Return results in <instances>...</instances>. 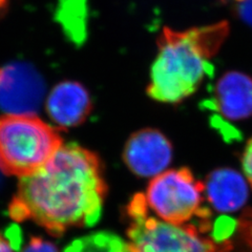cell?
Here are the masks:
<instances>
[{
  "mask_svg": "<svg viewBox=\"0 0 252 252\" xmlns=\"http://www.w3.org/2000/svg\"><path fill=\"white\" fill-rule=\"evenodd\" d=\"M106 192L99 157L76 143L62 144L40 168L20 178L10 216L61 235L69 228L97 224Z\"/></svg>",
  "mask_w": 252,
  "mask_h": 252,
  "instance_id": "obj_1",
  "label": "cell"
},
{
  "mask_svg": "<svg viewBox=\"0 0 252 252\" xmlns=\"http://www.w3.org/2000/svg\"><path fill=\"white\" fill-rule=\"evenodd\" d=\"M227 21L173 31L164 28L158 39L147 94L163 103H179L214 74L210 59L229 35Z\"/></svg>",
  "mask_w": 252,
  "mask_h": 252,
  "instance_id": "obj_2",
  "label": "cell"
},
{
  "mask_svg": "<svg viewBox=\"0 0 252 252\" xmlns=\"http://www.w3.org/2000/svg\"><path fill=\"white\" fill-rule=\"evenodd\" d=\"M143 193L126 206L129 252H231L232 243L208 239L193 227L178 226L149 215Z\"/></svg>",
  "mask_w": 252,
  "mask_h": 252,
  "instance_id": "obj_3",
  "label": "cell"
},
{
  "mask_svg": "<svg viewBox=\"0 0 252 252\" xmlns=\"http://www.w3.org/2000/svg\"><path fill=\"white\" fill-rule=\"evenodd\" d=\"M149 210L165 222L210 231L211 210L205 204V187L188 168L171 169L155 177L144 194Z\"/></svg>",
  "mask_w": 252,
  "mask_h": 252,
  "instance_id": "obj_4",
  "label": "cell"
},
{
  "mask_svg": "<svg viewBox=\"0 0 252 252\" xmlns=\"http://www.w3.org/2000/svg\"><path fill=\"white\" fill-rule=\"evenodd\" d=\"M62 145L58 131L35 116L0 118V168L26 177L49 161Z\"/></svg>",
  "mask_w": 252,
  "mask_h": 252,
  "instance_id": "obj_5",
  "label": "cell"
},
{
  "mask_svg": "<svg viewBox=\"0 0 252 252\" xmlns=\"http://www.w3.org/2000/svg\"><path fill=\"white\" fill-rule=\"evenodd\" d=\"M202 106L212 113L211 125L226 140L236 139L241 135L233 124L252 117V78L236 70L225 73Z\"/></svg>",
  "mask_w": 252,
  "mask_h": 252,
  "instance_id": "obj_6",
  "label": "cell"
},
{
  "mask_svg": "<svg viewBox=\"0 0 252 252\" xmlns=\"http://www.w3.org/2000/svg\"><path fill=\"white\" fill-rule=\"evenodd\" d=\"M45 96L43 77L29 62L0 65V118L35 116Z\"/></svg>",
  "mask_w": 252,
  "mask_h": 252,
  "instance_id": "obj_7",
  "label": "cell"
},
{
  "mask_svg": "<svg viewBox=\"0 0 252 252\" xmlns=\"http://www.w3.org/2000/svg\"><path fill=\"white\" fill-rule=\"evenodd\" d=\"M172 152L170 141L164 133L155 128H143L126 141L123 160L133 175L155 178L169 166Z\"/></svg>",
  "mask_w": 252,
  "mask_h": 252,
  "instance_id": "obj_8",
  "label": "cell"
},
{
  "mask_svg": "<svg viewBox=\"0 0 252 252\" xmlns=\"http://www.w3.org/2000/svg\"><path fill=\"white\" fill-rule=\"evenodd\" d=\"M51 119L59 127L68 128L83 123L92 112L89 91L76 81H63L54 86L45 100Z\"/></svg>",
  "mask_w": 252,
  "mask_h": 252,
  "instance_id": "obj_9",
  "label": "cell"
},
{
  "mask_svg": "<svg viewBox=\"0 0 252 252\" xmlns=\"http://www.w3.org/2000/svg\"><path fill=\"white\" fill-rule=\"evenodd\" d=\"M205 196L212 208L220 212L238 211L248 200V185L241 173L231 168L211 171L204 184Z\"/></svg>",
  "mask_w": 252,
  "mask_h": 252,
  "instance_id": "obj_10",
  "label": "cell"
},
{
  "mask_svg": "<svg viewBox=\"0 0 252 252\" xmlns=\"http://www.w3.org/2000/svg\"><path fill=\"white\" fill-rule=\"evenodd\" d=\"M63 252H129V248L119 235L98 231L73 241Z\"/></svg>",
  "mask_w": 252,
  "mask_h": 252,
  "instance_id": "obj_11",
  "label": "cell"
},
{
  "mask_svg": "<svg viewBox=\"0 0 252 252\" xmlns=\"http://www.w3.org/2000/svg\"><path fill=\"white\" fill-rule=\"evenodd\" d=\"M244 252H252V210H247L236 223Z\"/></svg>",
  "mask_w": 252,
  "mask_h": 252,
  "instance_id": "obj_12",
  "label": "cell"
},
{
  "mask_svg": "<svg viewBox=\"0 0 252 252\" xmlns=\"http://www.w3.org/2000/svg\"><path fill=\"white\" fill-rule=\"evenodd\" d=\"M235 14L252 28V0H229Z\"/></svg>",
  "mask_w": 252,
  "mask_h": 252,
  "instance_id": "obj_13",
  "label": "cell"
},
{
  "mask_svg": "<svg viewBox=\"0 0 252 252\" xmlns=\"http://www.w3.org/2000/svg\"><path fill=\"white\" fill-rule=\"evenodd\" d=\"M21 252H59L53 243L41 238H32Z\"/></svg>",
  "mask_w": 252,
  "mask_h": 252,
  "instance_id": "obj_14",
  "label": "cell"
},
{
  "mask_svg": "<svg viewBox=\"0 0 252 252\" xmlns=\"http://www.w3.org/2000/svg\"><path fill=\"white\" fill-rule=\"evenodd\" d=\"M242 164L246 180L252 187V138L247 142L245 149H244Z\"/></svg>",
  "mask_w": 252,
  "mask_h": 252,
  "instance_id": "obj_15",
  "label": "cell"
},
{
  "mask_svg": "<svg viewBox=\"0 0 252 252\" xmlns=\"http://www.w3.org/2000/svg\"><path fill=\"white\" fill-rule=\"evenodd\" d=\"M17 250L13 245L12 241L9 239V236H3L0 233V252H14Z\"/></svg>",
  "mask_w": 252,
  "mask_h": 252,
  "instance_id": "obj_16",
  "label": "cell"
},
{
  "mask_svg": "<svg viewBox=\"0 0 252 252\" xmlns=\"http://www.w3.org/2000/svg\"><path fill=\"white\" fill-rule=\"evenodd\" d=\"M5 0H0V9H1V5L4 3Z\"/></svg>",
  "mask_w": 252,
  "mask_h": 252,
  "instance_id": "obj_17",
  "label": "cell"
}]
</instances>
